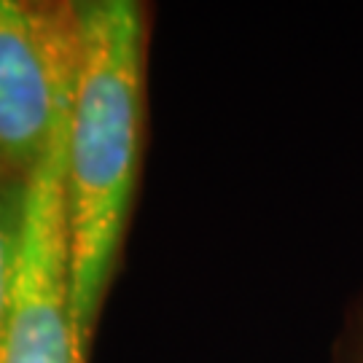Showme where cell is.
<instances>
[{
    "label": "cell",
    "instance_id": "5b68a950",
    "mask_svg": "<svg viewBox=\"0 0 363 363\" xmlns=\"http://www.w3.org/2000/svg\"><path fill=\"white\" fill-rule=\"evenodd\" d=\"M358 363H363V334H361V347H358Z\"/></svg>",
    "mask_w": 363,
    "mask_h": 363
},
{
    "label": "cell",
    "instance_id": "7a4b0ae2",
    "mask_svg": "<svg viewBox=\"0 0 363 363\" xmlns=\"http://www.w3.org/2000/svg\"><path fill=\"white\" fill-rule=\"evenodd\" d=\"M70 116L73 105L57 121L43 156L22 181L16 286L0 363H76L65 202Z\"/></svg>",
    "mask_w": 363,
    "mask_h": 363
},
{
    "label": "cell",
    "instance_id": "8992f818",
    "mask_svg": "<svg viewBox=\"0 0 363 363\" xmlns=\"http://www.w3.org/2000/svg\"><path fill=\"white\" fill-rule=\"evenodd\" d=\"M3 172H6V169H3V167H0V175H3Z\"/></svg>",
    "mask_w": 363,
    "mask_h": 363
},
{
    "label": "cell",
    "instance_id": "277c9868",
    "mask_svg": "<svg viewBox=\"0 0 363 363\" xmlns=\"http://www.w3.org/2000/svg\"><path fill=\"white\" fill-rule=\"evenodd\" d=\"M19 237H22V183L13 189H0V350L11 320Z\"/></svg>",
    "mask_w": 363,
    "mask_h": 363
},
{
    "label": "cell",
    "instance_id": "3957f363",
    "mask_svg": "<svg viewBox=\"0 0 363 363\" xmlns=\"http://www.w3.org/2000/svg\"><path fill=\"white\" fill-rule=\"evenodd\" d=\"M76 76V3L0 0V167L30 175L73 105Z\"/></svg>",
    "mask_w": 363,
    "mask_h": 363
},
{
    "label": "cell",
    "instance_id": "6da1fadb",
    "mask_svg": "<svg viewBox=\"0 0 363 363\" xmlns=\"http://www.w3.org/2000/svg\"><path fill=\"white\" fill-rule=\"evenodd\" d=\"M76 16L65 202L73 350L76 363H86L135 186L145 30L140 6L130 0L76 3Z\"/></svg>",
    "mask_w": 363,
    "mask_h": 363
}]
</instances>
